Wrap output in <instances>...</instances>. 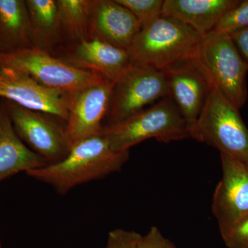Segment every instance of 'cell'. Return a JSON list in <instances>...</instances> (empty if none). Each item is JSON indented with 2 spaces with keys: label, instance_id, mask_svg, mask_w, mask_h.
<instances>
[{
  "label": "cell",
  "instance_id": "obj_1",
  "mask_svg": "<svg viewBox=\"0 0 248 248\" xmlns=\"http://www.w3.org/2000/svg\"><path fill=\"white\" fill-rule=\"evenodd\" d=\"M129 155V151H114L100 134L72 146L61 161L26 173L63 195L76 186L119 172L128 161Z\"/></svg>",
  "mask_w": 248,
  "mask_h": 248
},
{
  "label": "cell",
  "instance_id": "obj_2",
  "mask_svg": "<svg viewBox=\"0 0 248 248\" xmlns=\"http://www.w3.org/2000/svg\"><path fill=\"white\" fill-rule=\"evenodd\" d=\"M202 36L174 18L161 17L141 28L128 49L130 65L165 71L192 59Z\"/></svg>",
  "mask_w": 248,
  "mask_h": 248
},
{
  "label": "cell",
  "instance_id": "obj_3",
  "mask_svg": "<svg viewBox=\"0 0 248 248\" xmlns=\"http://www.w3.org/2000/svg\"><path fill=\"white\" fill-rule=\"evenodd\" d=\"M194 130L167 97L125 120L104 125L101 134L114 151H124L148 139L165 143L194 139Z\"/></svg>",
  "mask_w": 248,
  "mask_h": 248
},
{
  "label": "cell",
  "instance_id": "obj_4",
  "mask_svg": "<svg viewBox=\"0 0 248 248\" xmlns=\"http://www.w3.org/2000/svg\"><path fill=\"white\" fill-rule=\"evenodd\" d=\"M191 61L235 107L240 110L244 107L248 64L231 35L213 31L203 36Z\"/></svg>",
  "mask_w": 248,
  "mask_h": 248
},
{
  "label": "cell",
  "instance_id": "obj_5",
  "mask_svg": "<svg viewBox=\"0 0 248 248\" xmlns=\"http://www.w3.org/2000/svg\"><path fill=\"white\" fill-rule=\"evenodd\" d=\"M194 140L248 164V128L239 110L213 87L195 124Z\"/></svg>",
  "mask_w": 248,
  "mask_h": 248
},
{
  "label": "cell",
  "instance_id": "obj_6",
  "mask_svg": "<svg viewBox=\"0 0 248 248\" xmlns=\"http://www.w3.org/2000/svg\"><path fill=\"white\" fill-rule=\"evenodd\" d=\"M0 65L23 72L46 87L71 94L107 79L35 47L0 55Z\"/></svg>",
  "mask_w": 248,
  "mask_h": 248
},
{
  "label": "cell",
  "instance_id": "obj_7",
  "mask_svg": "<svg viewBox=\"0 0 248 248\" xmlns=\"http://www.w3.org/2000/svg\"><path fill=\"white\" fill-rule=\"evenodd\" d=\"M169 94L164 72L130 66L114 82L107 125L125 120Z\"/></svg>",
  "mask_w": 248,
  "mask_h": 248
},
{
  "label": "cell",
  "instance_id": "obj_8",
  "mask_svg": "<svg viewBox=\"0 0 248 248\" xmlns=\"http://www.w3.org/2000/svg\"><path fill=\"white\" fill-rule=\"evenodd\" d=\"M71 94L50 89L29 75L0 65V99L66 122Z\"/></svg>",
  "mask_w": 248,
  "mask_h": 248
},
{
  "label": "cell",
  "instance_id": "obj_9",
  "mask_svg": "<svg viewBox=\"0 0 248 248\" xmlns=\"http://www.w3.org/2000/svg\"><path fill=\"white\" fill-rule=\"evenodd\" d=\"M1 102L16 133L30 149L45 158L49 164L66 157L71 146L65 127L62 128L42 112L28 110L8 101Z\"/></svg>",
  "mask_w": 248,
  "mask_h": 248
},
{
  "label": "cell",
  "instance_id": "obj_10",
  "mask_svg": "<svg viewBox=\"0 0 248 248\" xmlns=\"http://www.w3.org/2000/svg\"><path fill=\"white\" fill-rule=\"evenodd\" d=\"M221 161L222 178L212 210L222 236L248 215V164L221 154Z\"/></svg>",
  "mask_w": 248,
  "mask_h": 248
},
{
  "label": "cell",
  "instance_id": "obj_11",
  "mask_svg": "<svg viewBox=\"0 0 248 248\" xmlns=\"http://www.w3.org/2000/svg\"><path fill=\"white\" fill-rule=\"evenodd\" d=\"M114 82H102L73 93L65 126L71 148L81 141L102 133L103 121L108 112Z\"/></svg>",
  "mask_w": 248,
  "mask_h": 248
},
{
  "label": "cell",
  "instance_id": "obj_12",
  "mask_svg": "<svg viewBox=\"0 0 248 248\" xmlns=\"http://www.w3.org/2000/svg\"><path fill=\"white\" fill-rule=\"evenodd\" d=\"M163 72L169 97L184 120L195 128L213 86L191 60Z\"/></svg>",
  "mask_w": 248,
  "mask_h": 248
},
{
  "label": "cell",
  "instance_id": "obj_13",
  "mask_svg": "<svg viewBox=\"0 0 248 248\" xmlns=\"http://www.w3.org/2000/svg\"><path fill=\"white\" fill-rule=\"evenodd\" d=\"M141 29L136 17L116 0H91L90 39L128 50Z\"/></svg>",
  "mask_w": 248,
  "mask_h": 248
},
{
  "label": "cell",
  "instance_id": "obj_14",
  "mask_svg": "<svg viewBox=\"0 0 248 248\" xmlns=\"http://www.w3.org/2000/svg\"><path fill=\"white\" fill-rule=\"evenodd\" d=\"M67 62L115 82L131 66L128 50L97 38L75 44Z\"/></svg>",
  "mask_w": 248,
  "mask_h": 248
},
{
  "label": "cell",
  "instance_id": "obj_15",
  "mask_svg": "<svg viewBox=\"0 0 248 248\" xmlns=\"http://www.w3.org/2000/svg\"><path fill=\"white\" fill-rule=\"evenodd\" d=\"M48 164L47 160L32 151L19 138L0 101V182L18 173Z\"/></svg>",
  "mask_w": 248,
  "mask_h": 248
},
{
  "label": "cell",
  "instance_id": "obj_16",
  "mask_svg": "<svg viewBox=\"0 0 248 248\" xmlns=\"http://www.w3.org/2000/svg\"><path fill=\"white\" fill-rule=\"evenodd\" d=\"M240 0H166L163 17L174 18L202 37L215 31L222 17Z\"/></svg>",
  "mask_w": 248,
  "mask_h": 248
},
{
  "label": "cell",
  "instance_id": "obj_17",
  "mask_svg": "<svg viewBox=\"0 0 248 248\" xmlns=\"http://www.w3.org/2000/svg\"><path fill=\"white\" fill-rule=\"evenodd\" d=\"M32 47L50 53L63 38L57 0H26Z\"/></svg>",
  "mask_w": 248,
  "mask_h": 248
},
{
  "label": "cell",
  "instance_id": "obj_18",
  "mask_svg": "<svg viewBox=\"0 0 248 248\" xmlns=\"http://www.w3.org/2000/svg\"><path fill=\"white\" fill-rule=\"evenodd\" d=\"M31 47L26 0H0V55Z\"/></svg>",
  "mask_w": 248,
  "mask_h": 248
},
{
  "label": "cell",
  "instance_id": "obj_19",
  "mask_svg": "<svg viewBox=\"0 0 248 248\" xmlns=\"http://www.w3.org/2000/svg\"><path fill=\"white\" fill-rule=\"evenodd\" d=\"M63 37L75 44L89 40L91 0H57Z\"/></svg>",
  "mask_w": 248,
  "mask_h": 248
},
{
  "label": "cell",
  "instance_id": "obj_20",
  "mask_svg": "<svg viewBox=\"0 0 248 248\" xmlns=\"http://www.w3.org/2000/svg\"><path fill=\"white\" fill-rule=\"evenodd\" d=\"M136 17L141 28L162 17L163 0H116Z\"/></svg>",
  "mask_w": 248,
  "mask_h": 248
},
{
  "label": "cell",
  "instance_id": "obj_21",
  "mask_svg": "<svg viewBox=\"0 0 248 248\" xmlns=\"http://www.w3.org/2000/svg\"><path fill=\"white\" fill-rule=\"evenodd\" d=\"M248 27V0L240 1L222 17L215 31L228 35Z\"/></svg>",
  "mask_w": 248,
  "mask_h": 248
},
{
  "label": "cell",
  "instance_id": "obj_22",
  "mask_svg": "<svg viewBox=\"0 0 248 248\" xmlns=\"http://www.w3.org/2000/svg\"><path fill=\"white\" fill-rule=\"evenodd\" d=\"M221 237L228 248H248V215Z\"/></svg>",
  "mask_w": 248,
  "mask_h": 248
},
{
  "label": "cell",
  "instance_id": "obj_23",
  "mask_svg": "<svg viewBox=\"0 0 248 248\" xmlns=\"http://www.w3.org/2000/svg\"><path fill=\"white\" fill-rule=\"evenodd\" d=\"M141 234L135 231L115 229L110 232L105 248H138Z\"/></svg>",
  "mask_w": 248,
  "mask_h": 248
},
{
  "label": "cell",
  "instance_id": "obj_24",
  "mask_svg": "<svg viewBox=\"0 0 248 248\" xmlns=\"http://www.w3.org/2000/svg\"><path fill=\"white\" fill-rule=\"evenodd\" d=\"M138 248H177L172 241L166 239L159 228L151 227L144 236L141 235Z\"/></svg>",
  "mask_w": 248,
  "mask_h": 248
},
{
  "label": "cell",
  "instance_id": "obj_25",
  "mask_svg": "<svg viewBox=\"0 0 248 248\" xmlns=\"http://www.w3.org/2000/svg\"><path fill=\"white\" fill-rule=\"evenodd\" d=\"M230 35L241 56L248 64V27Z\"/></svg>",
  "mask_w": 248,
  "mask_h": 248
},
{
  "label": "cell",
  "instance_id": "obj_26",
  "mask_svg": "<svg viewBox=\"0 0 248 248\" xmlns=\"http://www.w3.org/2000/svg\"><path fill=\"white\" fill-rule=\"evenodd\" d=\"M0 248H1V241H0Z\"/></svg>",
  "mask_w": 248,
  "mask_h": 248
}]
</instances>
